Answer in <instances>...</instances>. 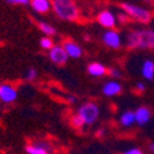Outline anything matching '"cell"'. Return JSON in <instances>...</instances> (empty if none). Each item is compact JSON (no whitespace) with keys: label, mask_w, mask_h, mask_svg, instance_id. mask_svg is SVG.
Instances as JSON below:
<instances>
[{"label":"cell","mask_w":154,"mask_h":154,"mask_svg":"<svg viewBox=\"0 0 154 154\" xmlns=\"http://www.w3.org/2000/svg\"><path fill=\"white\" fill-rule=\"evenodd\" d=\"M101 41L106 47H109L111 49H119L123 45V40H122L121 33L115 29L106 30L101 36Z\"/></svg>","instance_id":"cell-5"},{"label":"cell","mask_w":154,"mask_h":154,"mask_svg":"<svg viewBox=\"0 0 154 154\" xmlns=\"http://www.w3.org/2000/svg\"><path fill=\"white\" fill-rule=\"evenodd\" d=\"M17 89L11 84H0V101L4 104H12L17 99Z\"/></svg>","instance_id":"cell-8"},{"label":"cell","mask_w":154,"mask_h":154,"mask_svg":"<svg viewBox=\"0 0 154 154\" xmlns=\"http://www.w3.org/2000/svg\"><path fill=\"white\" fill-rule=\"evenodd\" d=\"M67 100H68L69 104H75V102H76V97L75 96H68Z\"/></svg>","instance_id":"cell-26"},{"label":"cell","mask_w":154,"mask_h":154,"mask_svg":"<svg viewBox=\"0 0 154 154\" xmlns=\"http://www.w3.org/2000/svg\"><path fill=\"white\" fill-rule=\"evenodd\" d=\"M38 29H40V31L45 35V36H48V37H52L57 33V30L54 26H52L51 23L46 22V21H40L38 22Z\"/></svg>","instance_id":"cell-17"},{"label":"cell","mask_w":154,"mask_h":154,"mask_svg":"<svg viewBox=\"0 0 154 154\" xmlns=\"http://www.w3.org/2000/svg\"><path fill=\"white\" fill-rule=\"evenodd\" d=\"M76 115L83 121L84 126H93L100 117V107L95 102L88 101L78 107Z\"/></svg>","instance_id":"cell-4"},{"label":"cell","mask_w":154,"mask_h":154,"mask_svg":"<svg viewBox=\"0 0 154 154\" xmlns=\"http://www.w3.org/2000/svg\"><path fill=\"white\" fill-rule=\"evenodd\" d=\"M48 58L53 64H56V66H64L69 59L63 46H60V45H54L48 51Z\"/></svg>","instance_id":"cell-7"},{"label":"cell","mask_w":154,"mask_h":154,"mask_svg":"<svg viewBox=\"0 0 154 154\" xmlns=\"http://www.w3.org/2000/svg\"><path fill=\"white\" fill-rule=\"evenodd\" d=\"M5 2L11 5H29L30 0H5Z\"/></svg>","instance_id":"cell-23"},{"label":"cell","mask_w":154,"mask_h":154,"mask_svg":"<svg viewBox=\"0 0 154 154\" xmlns=\"http://www.w3.org/2000/svg\"><path fill=\"white\" fill-rule=\"evenodd\" d=\"M70 122H72V125L74 126V127H76V128H80V127H83L84 125H83V121L79 119V116L78 115H74V116L72 117V120H70Z\"/></svg>","instance_id":"cell-21"},{"label":"cell","mask_w":154,"mask_h":154,"mask_svg":"<svg viewBox=\"0 0 154 154\" xmlns=\"http://www.w3.org/2000/svg\"><path fill=\"white\" fill-rule=\"evenodd\" d=\"M152 119V111L147 106H139L134 110V120L138 126H146Z\"/></svg>","instance_id":"cell-12"},{"label":"cell","mask_w":154,"mask_h":154,"mask_svg":"<svg viewBox=\"0 0 154 154\" xmlns=\"http://www.w3.org/2000/svg\"><path fill=\"white\" fill-rule=\"evenodd\" d=\"M148 149H149V152H150L152 154H154V142H152V143L148 146Z\"/></svg>","instance_id":"cell-27"},{"label":"cell","mask_w":154,"mask_h":154,"mask_svg":"<svg viewBox=\"0 0 154 154\" xmlns=\"http://www.w3.org/2000/svg\"><path fill=\"white\" fill-rule=\"evenodd\" d=\"M126 45L132 49H154V29L130 31L126 36Z\"/></svg>","instance_id":"cell-1"},{"label":"cell","mask_w":154,"mask_h":154,"mask_svg":"<svg viewBox=\"0 0 154 154\" xmlns=\"http://www.w3.org/2000/svg\"><path fill=\"white\" fill-rule=\"evenodd\" d=\"M29 5L37 14H47L52 10V0H30Z\"/></svg>","instance_id":"cell-13"},{"label":"cell","mask_w":154,"mask_h":154,"mask_svg":"<svg viewBox=\"0 0 154 154\" xmlns=\"http://www.w3.org/2000/svg\"><path fill=\"white\" fill-rule=\"evenodd\" d=\"M143 2H144L146 4H152V2H153V0H143Z\"/></svg>","instance_id":"cell-28"},{"label":"cell","mask_w":154,"mask_h":154,"mask_svg":"<svg viewBox=\"0 0 154 154\" xmlns=\"http://www.w3.org/2000/svg\"><path fill=\"white\" fill-rule=\"evenodd\" d=\"M63 48L66 51V53L68 56V58H73V59H78L83 56V48L80 47L79 43H76L75 41L68 40L63 43Z\"/></svg>","instance_id":"cell-10"},{"label":"cell","mask_w":154,"mask_h":154,"mask_svg":"<svg viewBox=\"0 0 154 154\" xmlns=\"http://www.w3.org/2000/svg\"><path fill=\"white\" fill-rule=\"evenodd\" d=\"M101 91L106 97L117 96L122 93V84L119 80H115V79L107 80V82H105L104 85H102Z\"/></svg>","instance_id":"cell-9"},{"label":"cell","mask_w":154,"mask_h":154,"mask_svg":"<svg viewBox=\"0 0 154 154\" xmlns=\"http://www.w3.org/2000/svg\"><path fill=\"white\" fill-rule=\"evenodd\" d=\"M119 122L122 127L125 128H130L133 125H136V120H134V111L132 110H126L123 111L120 117H119Z\"/></svg>","instance_id":"cell-16"},{"label":"cell","mask_w":154,"mask_h":154,"mask_svg":"<svg viewBox=\"0 0 154 154\" xmlns=\"http://www.w3.org/2000/svg\"><path fill=\"white\" fill-rule=\"evenodd\" d=\"M140 75L146 80L154 79V60L153 59H144L140 64Z\"/></svg>","instance_id":"cell-14"},{"label":"cell","mask_w":154,"mask_h":154,"mask_svg":"<svg viewBox=\"0 0 154 154\" xmlns=\"http://www.w3.org/2000/svg\"><path fill=\"white\" fill-rule=\"evenodd\" d=\"M36 78H37V70L35 68H29L26 73H25V79L29 82H33L36 80Z\"/></svg>","instance_id":"cell-19"},{"label":"cell","mask_w":154,"mask_h":154,"mask_svg":"<svg viewBox=\"0 0 154 154\" xmlns=\"http://www.w3.org/2000/svg\"><path fill=\"white\" fill-rule=\"evenodd\" d=\"M27 154H49L51 146L43 140H36L26 146L25 148Z\"/></svg>","instance_id":"cell-11"},{"label":"cell","mask_w":154,"mask_h":154,"mask_svg":"<svg viewBox=\"0 0 154 154\" xmlns=\"http://www.w3.org/2000/svg\"><path fill=\"white\" fill-rule=\"evenodd\" d=\"M40 46H41V48H43V49H46V51H49L51 48L54 46V42H53V40H52V37L43 36L41 40H40Z\"/></svg>","instance_id":"cell-18"},{"label":"cell","mask_w":154,"mask_h":154,"mask_svg":"<svg viewBox=\"0 0 154 154\" xmlns=\"http://www.w3.org/2000/svg\"><path fill=\"white\" fill-rule=\"evenodd\" d=\"M88 70V74L94 76V78H101V76H104L106 73H107V69L104 64H101L99 62H93L88 66L86 68Z\"/></svg>","instance_id":"cell-15"},{"label":"cell","mask_w":154,"mask_h":154,"mask_svg":"<svg viewBox=\"0 0 154 154\" xmlns=\"http://www.w3.org/2000/svg\"><path fill=\"white\" fill-rule=\"evenodd\" d=\"M119 20H121V21H123V22H127V21H128V16L125 14V12H121V14L117 16V22H119Z\"/></svg>","instance_id":"cell-25"},{"label":"cell","mask_w":154,"mask_h":154,"mask_svg":"<svg viewBox=\"0 0 154 154\" xmlns=\"http://www.w3.org/2000/svg\"><path fill=\"white\" fill-rule=\"evenodd\" d=\"M136 90H137L138 93H143V91L146 90V84L142 83V82L136 83Z\"/></svg>","instance_id":"cell-24"},{"label":"cell","mask_w":154,"mask_h":154,"mask_svg":"<svg viewBox=\"0 0 154 154\" xmlns=\"http://www.w3.org/2000/svg\"><path fill=\"white\" fill-rule=\"evenodd\" d=\"M109 74L111 75V78L115 79V80H119L121 76H122V73H121V70L119 68H111L109 70Z\"/></svg>","instance_id":"cell-20"},{"label":"cell","mask_w":154,"mask_h":154,"mask_svg":"<svg viewBox=\"0 0 154 154\" xmlns=\"http://www.w3.org/2000/svg\"><path fill=\"white\" fill-rule=\"evenodd\" d=\"M52 10L57 17L64 21H75L80 15V10L73 0H52Z\"/></svg>","instance_id":"cell-2"},{"label":"cell","mask_w":154,"mask_h":154,"mask_svg":"<svg viewBox=\"0 0 154 154\" xmlns=\"http://www.w3.org/2000/svg\"><path fill=\"white\" fill-rule=\"evenodd\" d=\"M97 22L106 30H112L117 25V15L111 10H102L97 14Z\"/></svg>","instance_id":"cell-6"},{"label":"cell","mask_w":154,"mask_h":154,"mask_svg":"<svg viewBox=\"0 0 154 154\" xmlns=\"http://www.w3.org/2000/svg\"><path fill=\"white\" fill-rule=\"evenodd\" d=\"M121 8L125 14L128 16V19H132L143 25H147L152 21V12L144 6H139L131 3H122Z\"/></svg>","instance_id":"cell-3"},{"label":"cell","mask_w":154,"mask_h":154,"mask_svg":"<svg viewBox=\"0 0 154 154\" xmlns=\"http://www.w3.org/2000/svg\"><path fill=\"white\" fill-rule=\"evenodd\" d=\"M121 154H144V152L140 149V148H137V147H132V148H128L126 149L125 152H122Z\"/></svg>","instance_id":"cell-22"}]
</instances>
